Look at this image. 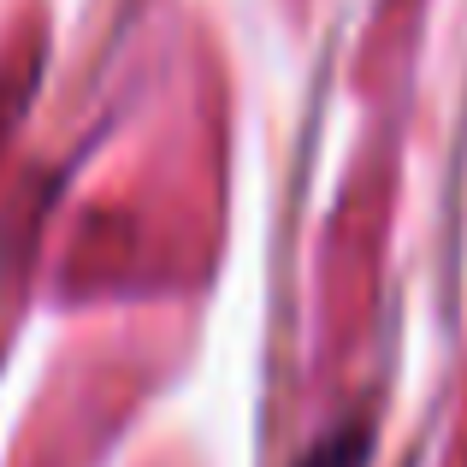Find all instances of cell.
Listing matches in <instances>:
<instances>
[{
    "mask_svg": "<svg viewBox=\"0 0 467 467\" xmlns=\"http://www.w3.org/2000/svg\"><path fill=\"white\" fill-rule=\"evenodd\" d=\"M367 456H373V432H367V420H349L319 438L296 467H367Z\"/></svg>",
    "mask_w": 467,
    "mask_h": 467,
    "instance_id": "obj_1",
    "label": "cell"
}]
</instances>
